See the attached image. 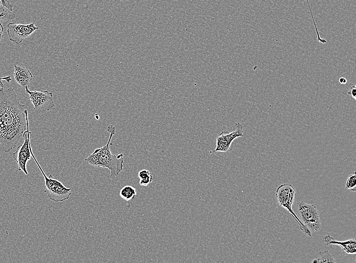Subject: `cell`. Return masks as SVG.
Wrapping results in <instances>:
<instances>
[{"instance_id":"17","label":"cell","mask_w":356,"mask_h":263,"mask_svg":"<svg viewBox=\"0 0 356 263\" xmlns=\"http://www.w3.org/2000/svg\"><path fill=\"white\" fill-rule=\"evenodd\" d=\"M153 176L151 174L150 176L146 178L140 179L139 182L140 185L142 186H147L150 183H152L153 180Z\"/></svg>"},{"instance_id":"23","label":"cell","mask_w":356,"mask_h":263,"mask_svg":"<svg viewBox=\"0 0 356 263\" xmlns=\"http://www.w3.org/2000/svg\"><path fill=\"white\" fill-rule=\"evenodd\" d=\"M347 82V79L344 77H340L339 79V82L341 84H345Z\"/></svg>"},{"instance_id":"3","label":"cell","mask_w":356,"mask_h":263,"mask_svg":"<svg viewBox=\"0 0 356 263\" xmlns=\"http://www.w3.org/2000/svg\"><path fill=\"white\" fill-rule=\"evenodd\" d=\"M295 194V189L292 185L289 184H283L277 188L275 196L278 204L290 213L299 226L300 230L308 237H312V232L304 225L292 208Z\"/></svg>"},{"instance_id":"14","label":"cell","mask_w":356,"mask_h":263,"mask_svg":"<svg viewBox=\"0 0 356 263\" xmlns=\"http://www.w3.org/2000/svg\"><path fill=\"white\" fill-rule=\"evenodd\" d=\"M16 15L4 6L0 0V20L8 21L15 18Z\"/></svg>"},{"instance_id":"11","label":"cell","mask_w":356,"mask_h":263,"mask_svg":"<svg viewBox=\"0 0 356 263\" xmlns=\"http://www.w3.org/2000/svg\"><path fill=\"white\" fill-rule=\"evenodd\" d=\"M14 76L16 82L23 88L28 86L33 77L28 69L16 65H14Z\"/></svg>"},{"instance_id":"6","label":"cell","mask_w":356,"mask_h":263,"mask_svg":"<svg viewBox=\"0 0 356 263\" xmlns=\"http://www.w3.org/2000/svg\"><path fill=\"white\" fill-rule=\"evenodd\" d=\"M24 112L26 116L27 128L23 135L24 142L22 144L18 146L16 151L13 153L12 157L17 163L18 170L22 171L26 175H27L28 173L26 169V164L27 161L30 159L32 148L29 138L31 132L28 130L27 110H24Z\"/></svg>"},{"instance_id":"18","label":"cell","mask_w":356,"mask_h":263,"mask_svg":"<svg viewBox=\"0 0 356 263\" xmlns=\"http://www.w3.org/2000/svg\"><path fill=\"white\" fill-rule=\"evenodd\" d=\"M150 172L147 169H142L141 170L138 172V177L140 179H143L146 178L151 175Z\"/></svg>"},{"instance_id":"19","label":"cell","mask_w":356,"mask_h":263,"mask_svg":"<svg viewBox=\"0 0 356 263\" xmlns=\"http://www.w3.org/2000/svg\"><path fill=\"white\" fill-rule=\"evenodd\" d=\"M347 94L350 95L354 100L356 99V86L355 85L350 87Z\"/></svg>"},{"instance_id":"16","label":"cell","mask_w":356,"mask_h":263,"mask_svg":"<svg viewBox=\"0 0 356 263\" xmlns=\"http://www.w3.org/2000/svg\"><path fill=\"white\" fill-rule=\"evenodd\" d=\"M306 2H307V5H308V9H309V12H310V15H311V17H312V20H313V24H314V27H315V30H316V34H317V40H318L319 42H321V43H327L326 40L325 39L322 38L320 37V35L319 32V31H318L317 26V25H316V22H315V20L314 16H313V13H312V9H311V8H310V6L309 3V2H308V0H306Z\"/></svg>"},{"instance_id":"8","label":"cell","mask_w":356,"mask_h":263,"mask_svg":"<svg viewBox=\"0 0 356 263\" xmlns=\"http://www.w3.org/2000/svg\"><path fill=\"white\" fill-rule=\"evenodd\" d=\"M234 130L231 133L222 131L216 137V148L212 153L215 152H227L232 149L233 141L239 137H244L243 126L239 122L235 124Z\"/></svg>"},{"instance_id":"21","label":"cell","mask_w":356,"mask_h":263,"mask_svg":"<svg viewBox=\"0 0 356 263\" xmlns=\"http://www.w3.org/2000/svg\"><path fill=\"white\" fill-rule=\"evenodd\" d=\"M3 80H5L7 82H9L11 80V78L10 76L0 77V89L4 87V83L2 82Z\"/></svg>"},{"instance_id":"5","label":"cell","mask_w":356,"mask_h":263,"mask_svg":"<svg viewBox=\"0 0 356 263\" xmlns=\"http://www.w3.org/2000/svg\"><path fill=\"white\" fill-rule=\"evenodd\" d=\"M297 211L301 221L312 232L321 230L320 216L315 205L301 201L297 204Z\"/></svg>"},{"instance_id":"20","label":"cell","mask_w":356,"mask_h":263,"mask_svg":"<svg viewBox=\"0 0 356 263\" xmlns=\"http://www.w3.org/2000/svg\"><path fill=\"white\" fill-rule=\"evenodd\" d=\"M2 4L10 11H13V5L8 0H1Z\"/></svg>"},{"instance_id":"22","label":"cell","mask_w":356,"mask_h":263,"mask_svg":"<svg viewBox=\"0 0 356 263\" xmlns=\"http://www.w3.org/2000/svg\"><path fill=\"white\" fill-rule=\"evenodd\" d=\"M4 28L3 25L1 23H0V46L1 45V42L3 38V32Z\"/></svg>"},{"instance_id":"15","label":"cell","mask_w":356,"mask_h":263,"mask_svg":"<svg viewBox=\"0 0 356 263\" xmlns=\"http://www.w3.org/2000/svg\"><path fill=\"white\" fill-rule=\"evenodd\" d=\"M345 188L347 190L354 192L356 190V176L355 172L350 174L346 180Z\"/></svg>"},{"instance_id":"12","label":"cell","mask_w":356,"mask_h":263,"mask_svg":"<svg viewBox=\"0 0 356 263\" xmlns=\"http://www.w3.org/2000/svg\"><path fill=\"white\" fill-rule=\"evenodd\" d=\"M137 195L136 188L131 186H124L120 191L119 195L124 200L128 201Z\"/></svg>"},{"instance_id":"9","label":"cell","mask_w":356,"mask_h":263,"mask_svg":"<svg viewBox=\"0 0 356 263\" xmlns=\"http://www.w3.org/2000/svg\"><path fill=\"white\" fill-rule=\"evenodd\" d=\"M7 26L9 39L16 45H19L38 29L33 22L28 24L10 22Z\"/></svg>"},{"instance_id":"1","label":"cell","mask_w":356,"mask_h":263,"mask_svg":"<svg viewBox=\"0 0 356 263\" xmlns=\"http://www.w3.org/2000/svg\"><path fill=\"white\" fill-rule=\"evenodd\" d=\"M12 87L0 89V151L14 148L26 128L24 107Z\"/></svg>"},{"instance_id":"24","label":"cell","mask_w":356,"mask_h":263,"mask_svg":"<svg viewBox=\"0 0 356 263\" xmlns=\"http://www.w3.org/2000/svg\"><path fill=\"white\" fill-rule=\"evenodd\" d=\"M118 1H126V0H118Z\"/></svg>"},{"instance_id":"2","label":"cell","mask_w":356,"mask_h":263,"mask_svg":"<svg viewBox=\"0 0 356 263\" xmlns=\"http://www.w3.org/2000/svg\"><path fill=\"white\" fill-rule=\"evenodd\" d=\"M107 130L109 133L107 144L95 149L94 152L85 159V161L92 166L108 168L110 171V178L113 179L123 169L124 155L122 153H111L110 146L112 138L116 132L115 127L112 124L109 125L107 128Z\"/></svg>"},{"instance_id":"4","label":"cell","mask_w":356,"mask_h":263,"mask_svg":"<svg viewBox=\"0 0 356 263\" xmlns=\"http://www.w3.org/2000/svg\"><path fill=\"white\" fill-rule=\"evenodd\" d=\"M31 154L44 178V192L50 199L55 202H63L68 200L71 194V189L66 187L61 182L54 179L52 175L47 176L36 160L32 150Z\"/></svg>"},{"instance_id":"10","label":"cell","mask_w":356,"mask_h":263,"mask_svg":"<svg viewBox=\"0 0 356 263\" xmlns=\"http://www.w3.org/2000/svg\"><path fill=\"white\" fill-rule=\"evenodd\" d=\"M324 243L327 245H336L341 248L342 252L346 254H355L356 240L351 239L344 241H338L329 234L325 236L323 239Z\"/></svg>"},{"instance_id":"13","label":"cell","mask_w":356,"mask_h":263,"mask_svg":"<svg viewBox=\"0 0 356 263\" xmlns=\"http://www.w3.org/2000/svg\"><path fill=\"white\" fill-rule=\"evenodd\" d=\"M320 255V257L316 259H314L312 261L313 263H325V262H330L335 263L336 260H335L332 254L327 250L321 251L319 252Z\"/></svg>"},{"instance_id":"7","label":"cell","mask_w":356,"mask_h":263,"mask_svg":"<svg viewBox=\"0 0 356 263\" xmlns=\"http://www.w3.org/2000/svg\"><path fill=\"white\" fill-rule=\"evenodd\" d=\"M25 89L26 93L29 95V99L36 113L48 112L55 107L52 92L48 90L31 91L28 87Z\"/></svg>"}]
</instances>
